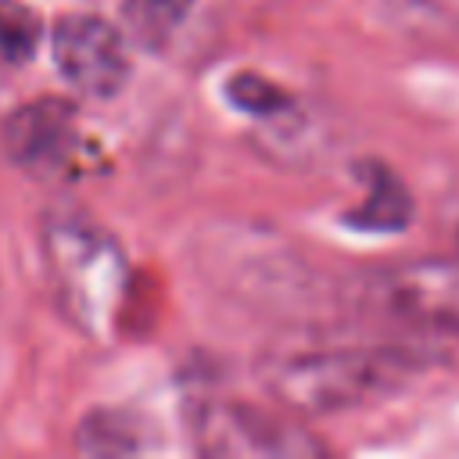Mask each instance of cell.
Returning <instances> with one entry per match:
<instances>
[{
    "instance_id": "obj_4",
    "label": "cell",
    "mask_w": 459,
    "mask_h": 459,
    "mask_svg": "<svg viewBox=\"0 0 459 459\" xmlns=\"http://www.w3.org/2000/svg\"><path fill=\"white\" fill-rule=\"evenodd\" d=\"M4 158L36 179H65L82 169L86 140L75 122V108L61 97H39L18 104L0 126Z\"/></svg>"
},
{
    "instance_id": "obj_7",
    "label": "cell",
    "mask_w": 459,
    "mask_h": 459,
    "mask_svg": "<svg viewBox=\"0 0 459 459\" xmlns=\"http://www.w3.org/2000/svg\"><path fill=\"white\" fill-rule=\"evenodd\" d=\"M143 423L118 409H97L82 416L75 430V448L86 455H136L143 452Z\"/></svg>"
},
{
    "instance_id": "obj_8",
    "label": "cell",
    "mask_w": 459,
    "mask_h": 459,
    "mask_svg": "<svg viewBox=\"0 0 459 459\" xmlns=\"http://www.w3.org/2000/svg\"><path fill=\"white\" fill-rule=\"evenodd\" d=\"M348 222H355L359 230H369V233H394L409 222V194L387 169H373L369 190H366L362 204L348 215Z\"/></svg>"
},
{
    "instance_id": "obj_11",
    "label": "cell",
    "mask_w": 459,
    "mask_h": 459,
    "mask_svg": "<svg viewBox=\"0 0 459 459\" xmlns=\"http://www.w3.org/2000/svg\"><path fill=\"white\" fill-rule=\"evenodd\" d=\"M39 39H43L39 14L22 0H0V57L7 65H25L32 61Z\"/></svg>"
},
{
    "instance_id": "obj_9",
    "label": "cell",
    "mask_w": 459,
    "mask_h": 459,
    "mask_svg": "<svg viewBox=\"0 0 459 459\" xmlns=\"http://www.w3.org/2000/svg\"><path fill=\"white\" fill-rule=\"evenodd\" d=\"M380 7L412 39H445L459 29V0H380Z\"/></svg>"
},
{
    "instance_id": "obj_5",
    "label": "cell",
    "mask_w": 459,
    "mask_h": 459,
    "mask_svg": "<svg viewBox=\"0 0 459 459\" xmlns=\"http://www.w3.org/2000/svg\"><path fill=\"white\" fill-rule=\"evenodd\" d=\"M190 437L201 455H319L323 445L301 427L255 409L247 402H197L190 412Z\"/></svg>"
},
{
    "instance_id": "obj_6",
    "label": "cell",
    "mask_w": 459,
    "mask_h": 459,
    "mask_svg": "<svg viewBox=\"0 0 459 459\" xmlns=\"http://www.w3.org/2000/svg\"><path fill=\"white\" fill-rule=\"evenodd\" d=\"M50 54L61 79L93 100L115 97L129 79V50L122 29L100 14L72 11L57 18L50 36Z\"/></svg>"
},
{
    "instance_id": "obj_2",
    "label": "cell",
    "mask_w": 459,
    "mask_h": 459,
    "mask_svg": "<svg viewBox=\"0 0 459 459\" xmlns=\"http://www.w3.org/2000/svg\"><path fill=\"white\" fill-rule=\"evenodd\" d=\"M39 251L65 323L82 337H108L129 294V262L115 233L82 212H50L39 226Z\"/></svg>"
},
{
    "instance_id": "obj_12",
    "label": "cell",
    "mask_w": 459,
    "mask_h": 459,
    "mask_svg": "<svg viewBox=\"0 0 459 459\" xmlns=\"http://www.w3.org/2000/svg\"><path fill=\"white\" fill-rule=\"evenodd\" d=\"M226 97H230L240 111H247V115H255V118H262V122L283 118L287 111L298 108L287 90H280L276 82H269V79H262V75H255V72L233 75V79L226 82Z\"/></svg>"
},
{
    "instance_id": "obj_3",
    "label": "cell",
    "mask_w": 459,
    "mask_h": 459,
    "mask_svg": "<svg viewBox=\"0 0 459 459\" xmlns=\"http://www.w3.org/2000/svg\"><path fill=\"white\" fill-rule=\"evenodd\" d=\"M359 312L420 333H459V258H409L351 287Z\"/></svg>"
},
{
    "instance_id": "obj_10",
    "label": "cell",
    "mask_w": 459,
    "mask_h": 459,
    "mask_svg": "<svg viewBox=\"0 0 459 459\" xmlns=\"http://www.w3.org/2000/svg\"><path fill=\"white\" fill-rule=\"evenodd\" d=\"M190 11H194V0H122V14L133 39L151 50L165 47Z\"/></svg>"
},
{
    "instance_id": "obj_1",
    "label": "cell",
    "mask_w": 459,
    "mask_h": 459,
    "mask_svg": "<svg viewBox=\"0 0 459 459\" xmlns=\"http://www.w3.org/2000/svg\"><path fill=\"white\" fill-rule=\"evenodd\" d=\"M420 373V355L394 344H305L262 362L269 394L301 416L377 405Z\"/></svg>"
}]
</instances>
